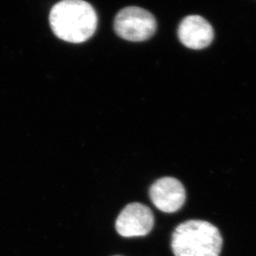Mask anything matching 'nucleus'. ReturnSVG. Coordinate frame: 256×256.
Returning a JSON list of instances; mask_svg holds the SVG:
<instances>
[{
    "label": "nucleus",
    "instance_id": "obj_3",
    "mask_svg": "<svg viewBox=\"0 0 256 256\" xmlns=\"http://www.w3.org/2000/svg\"><path fill=\"white\" fill-rule=\"evenodd\" d=\"M114 30L120 38L142 42L154 36L156 22L153 14L138 7L120 10L114 20Z\"/></svg>",
    "mask_w": 256,
    "mask_h": 256
},
{
    "label": "nucleus",
    "instance_id": "obj_4",
    "mask_svg": "<svg viewBox=\"0 0 256 256\" xmlns=\"http://www.w3.org/2000/svg\"><path fill=\"white\" fill-rule=\"evenodd\" d=\"M115 226L118 234L124 238L144 236L153 229L154 216L146 205L131 203L120 212Z\"/></svg>",
    "mask_w": 256,
    "mask_h": 256
},
{
    "label": "nucleus",
    "instance_id": "obj_1",
    "mask_svg": "<svg viewBox=\"0 0 256 256\" xmlns=\"http://www.w3.org/2000/svg\"><path fill=\"white\" fill-rule=\"evenodd\" d=\"M97 14L84 0H62L50 14V23L55 36L70 43H82L93 36L97 28Z\"/></svg>",
    "mask_w": 256,
    "mask_h": 256
},
{
    "label": "nucleus",
    "instance_id": "obj_2",
    "mask_svg": "<svg viewBox=\"0 0 256 256\" xmlns=\"http://www.w3.org/2000/svg\"><path fill=\"white\" fill-rule=\"evenodd\" d=\"M223 239L210 222L189 220L178 225L172 236L176 256H220Z\"/></svg>",
    "mask_w": 256,
    "mask_h": 256
},
{
    "label": "nucleus",
    "instance_id": "obj_6",
    "mask_svg": "<svg viewBox=\"0 0 256 256\" xmlns=\"http://www.w3.org/2000/svg\"><path fill=\"white\" fill-rule=\"evenodd\" d=\"M178 36L183 45L192 50H202L214 40V28L200 16H189L183 19L178 30Z\"/></svg>",
    "mask_w": 256,
    "mask_h": 256
},
{
    "label": "nucleus",
    "instance_id": "obj_5",
    "mask_svg": "<svg viewBox=\"0 0 256 256\" xmlns=\"http://www.w3.org/2000/svg\"><path fill=\"white\" fill-rule=\"evenodd\" d=\"M149 196L156 207L164 212H174L180 210L186 198L182 183L169 176L156 180L151 186Z\"/></svg>",
    "mask_w": 256,
    "mask_h": 256
}]
</instances>
